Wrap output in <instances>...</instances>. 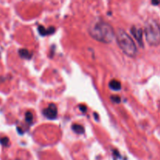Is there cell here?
Segmentation results:
<instances>
[{
	"label": "cell",
	"mask_w": 160,
	"mask_h": 160,
	"mask_svg": "<svg viewBox=\"0 0 160 160\" xmlns=\"http://www.w3.org/2000/svg\"><path fill=\"white\" fill-rule=\"evenodd\" d=\"M42 113L48 120H54V119H56L57 117V107H56V106L55 104L51 103V104L48 105V107L43 109Z\"/></svg>",
	"instance_id": "277c9868"
},
{
	"label": "cell",
	"mask_w": 160,
	"mask_h": 160,
	"mask_svg": "<svg viewBox=\"0 0 160 160\" xmlns=\"http://www.w3.org/2000/svg\"><path fill=\"white\" fill-rule=\"evenodd\" d=\"M72 130L77 134H84V128L81 125L79 124H73L72 125Z\"/></svg>",
	"instance_id": "9c48e42d"
},
{
	"label": "cell",
	"mask_w": 160,
	"mask_h": 160,
	"mask_svg": "<svg viewBox=\"0 0 160 160\" xmlns=\"http://www.w3.org/2000/svg\"><path fill=\"white\" fill-rule=\"evenodd\" d=\"M111 101H112L113 102L119 103L120 102V98L118 96V95H112V96L110 97Z\"/></svg>",
	"instance_id": "7c38bea8"
},
{
	"label": "cell",
	"mask_w": 160,
	"mask_h": 160,
	"mask_svg": "<svg viewBox=\"0 0 160 160\" xmlns=\"http://www.w3.org/2000/svg\"><path fill=\"white\" fill-rule=\"evenodd\" d=\"M9 140L7 137L2 138L0 139V143H1L2 145H4V146H7L8 144H9Z\"/></svg>",
	"instance_id": "8fae6325"
},
{
	"label": "cell",
	"mask_w": 160,
	"mask_h": 160,
	"mask_svg": "<svg viewBox=\"0 0 160 160\" xmlns=\"http://www.w3.org/2000/svg\"><path fill=\"white\" fill-rule=\"evenodd\" d=\"M131 32L132 35L135 38L137 42H138L141 46H143V30L138 27L133 26L131 29Z\"/></svg>",
	"instance_id": "5b68a950"
},
{
	"label": "cell",
	"mask_w": 160,
	"mask_h": 160,
	"mask_svg": "<svg viewBox=\"0 0 160 160\" xmlns=\"http://www.w3.org/2000/svg\"><path fill=\"white\" fill-rule=\"evenodd\" d=\"M116 39L120 49L129 57H134L138 53L137 46L134 40L125 31L119 29L116 33Z\"/></svg>",
	"instance_id": "7a4b0ae2"
},
{
	"label": "cell",
	"mask_w": 160,
	"mask_h": 160,
	"mask_svg": "<svg viewBox=\"0 0 160 160\" xmlns=\"http://www.w3.org/2000/svg\"><path fill=\"white\" fill-rule=\"evenodd\" d=\"M109 88L113 91H119L121 88V83L117 80H112L109 84Z\"/></svg>",
	"instance_id": "52a82bcc"
},
{
	"label": "cell",
	"mask_w": 160,
	"mask_h": 160,
	"mask_svg": "<svg viewBox=\"0 0 160 160\" xmlns=\"http://www.w3.org/2000/svg\"><path fill=\"white\" fill-rule=\"evenodd\" d=\"M144 32L148 43L151 45H158L160 44V26L154 20H147L145 24Z\"/></svg>",
	"instance_id": "3957f363"
},
{
	"label": "cell",
	"mask_w": 160,
	"mask_h": 160,
	"mask_svg": "<svg viewBox=\"0 0 160 160\" xmlns=\"http://www.w3.org/2000/svg\"><path fill=\"white\" fill-rule=\"evenodd\" d=\"M88 32L94 39L105 44L112 42L116 37L112 26L101 20L91 23L88 28Z\"/></svg>",
	"instance_id": "6da1fadb"
},
{
	"label": "cell",
	"mask_w": 160,
	"mask_h": 160,
	"mask_svg": "<svg viewBox=\"0 0 160 160\" xmlns=\"http://www.w3.org/2000/svg\"><path fill=\"white\" fill-rule=\"evenodd\" d=\"M38 30L39 34L42 36H45V35H48V34H52V33H54V31H55V28H53V27H50V28H47L46 29L45 27L39 26L38 28Z\"/></svg>",
	"instance_id": "8992f818"
},
{
	"label": "cell",
	"mask_w": 160,
	"mask_h": 160,
	"mask_svg": "<svg viewBox=\"0 0 160 160\" xmlns=\"http://www.w3.org/2000/svg\"><path fill=\"white\" fill-rule=\"evenodd\" d=\"M25 120L28 123H32L33 121V115L31 112H27L25 114Z\"/></svg>",
	"instance_id": "30bf717a"
},
{
	"label": "cell",
	"mask_w": 160,
	"mask_h": 160,
	"mask_svg": "<svg viewBox=\"0 0 160 160\" xmlns=\"http://www.w3.org/2000/svg\"><path fill=\"white\" fill-rule=\"evenodd\" d=\"M80 109H81L83 112H85L86 110H87V108L84 106H80Z\"/></svg>",
	"instance_id": "4fadbf2b"
},
{
	"label": "cell",
	"mask_w": 160,
	"mask_h": 160,
	"mask_svg": "<svg viewBox=\"0 0 160 160\" xmlns=\"http://www.w3.org/2000/svg\"><path fill=\"white\" fill-rule=\"evenodd\" d=\"M19 55L21 58H23V59H31V54L28 49H25V48H21V49L19 50Z\"/></svg>",
	"instance_id": "ba28073f"
}]
</instances>
